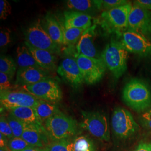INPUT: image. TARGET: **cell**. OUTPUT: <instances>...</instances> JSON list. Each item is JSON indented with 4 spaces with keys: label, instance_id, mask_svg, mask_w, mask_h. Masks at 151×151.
Returning <instances> with one entry per match:
<instances>
[{
    "label": "cell",
    "instance_id": "1",
    "mask_svg": "<svg viewBox=\"0 0 151 151\" xmlns=\"http://www.w3.org/2000/svg\"><path fill=\"white\" fill-rule=\"evenodd\" d=\"M122 97L125 104L137 112H145L151 108L150 87L140 79L132 78L125 84Z\"/></svg>",
    "mask_w": 151,
    "mask_h": 151
},
{
    "label": "cell",
    "instance_id": "2",
    "mask_svg": "<svg viewBox=\"0 0 151 151\" xmlns=\"http://www.w3.org/2000/svg\"><path fill=\"white\" fill-rule=\"evenodd\" d=\"M128 52L120 41L111 39L105 46L101 58L114 77L118 79L127 70Z\"/></svg>",
    "mask_w": 151,
    "mask_h": 151
},
{
    "label": "cell",
    "instance_id": "3",
    "mask_svg": "<svg viewBox=\"0 0 151 151\" xmlns=\"http://www.w3.org/2000/svg\"><path fill=\"white\" fill-rule=\"evenodd\" d=\"M44 127L53 141L69 139L78 132V124L75 120L60 112L47 120Z\"/></svg>",
    "mask_w": 151,
    "mask_h": 151
},
{
    "label": "cell",
    "instance_id": "4",
    "mask_svg": "<svg viewBox=\"0 0 151 151\" xmlns=\"http://www.w3.org/2000/svg\"><path fill=\"white\" fill-rule=\"evenodd\" d=\"M81 118V128L100 140H110L109 125L105 115L99 111H82Z\"/></svg>",
    "mask_w": 151,
    "mask_h": 151
},
{
    "label": "cell",
    "instance_id": "5",
    "mask_svg": "<svg viewBox=\"0 0 151 151\" xmlns=\"http://www.w3.org/2000/svg\"><path fill=\"white\" fill-rule=\"evenodd\" d=\"M27 43L32 47L48 51L53 54L60 53V46L55 43L42 25L40 19L28 27L25 33Z\"/></svg>",
    "mask_w": 151,
    "mask_h": 151
},
{
    "label": "cell",
    "instance_id": "6",
    "mask_svg": "<svg viewBox=\"0 0 151 151\" xmlns=\"http://www.w3.org/2000/svg\"><path fill=\"white\" fill-rule=\"evenodd\" d=\"M111 127L114 134L120 139L128 138L139 130V126L132 114L122 107L114 109L111 117Z\"/></svg>",
    "mask_w": 151,
    "mask_h": 151
},
{
    "label": "cell",
    "instance_id": "7",
    "mask_svg": "<svg viewBox=\"0 0 151 151\" xmlns=\"http://www.w3.org/2000/svg\"><path fill=\"white\" fill-rule=\"evenodd\" d=\"M75 58L87 85H93L102 80L106 67L101 57L94 58L75 54Z\"/></svg>",
    "mask_w": 151,
    "mask_h": 151
},
{
    "label": "cell",
    "instance_id": "8",
    "mask_svg": "<svg viewBox=\"0 0 151 151\" xmlns=\"http://www.w3.org/2000/svg\"><path fill=\"white\" fill-rule=\"evenodd\" d=\"M22 87L23 90L38 99L50 103H58L62 98V92L58 83L51 78Z\"/></svg>",
    "mask_w": 151,
    "mask_h": 151
},
{
    "label": "cell",
    "instance_id": "9",
    "mask_svg": "<svg viewBox=\"0 0 151 151\" xmlns=\"http://www.w3.org/2000/svg\"><path fill=\"white\" fill-rule=\"evenodd\" d=\"M120 42L128 52L142 57L151 56V42L142 34L127 30L120 34Z\"/></svg>",
    "mask_w": 151,
    "mask_h": 151
},
{
    "label": "cell",
    "instance_id": "10",
    "mask_svg": "<svg viewBox=\"0 0 151 151\" xmlns=\"http://www.w3.org/2000/svg\"><path fill=\"white\" fill-rule=\"evenodd\" d=\"M39 99L24 90H10L0 92L1 107L7 110L19 107L35 108Z\"/></svg>",
    "mask_w": 151,
    "mask_h": 151
},
{
    "label": "cell",
    "instance_id": "11",
    "mask_svg": "<svg viewBox=\"0 0 151 151\" xmlns=\"http://www.w3.org/2000/svg\"><path fill=\"white\" fill-rule=\"evenodd\" d=\"M132 6V3L129 2L119 7L104 11L101 17L104 23L118 34L128 30L129 16Z\"/></svg>",
    "mask_w": 151,
    "mask_h": 151
},
{
    "label": "cell",
    "instance_id": "12",
    "mask_svg": "<svg viewBox=\"0 0 151 151\" xmlns=\"http://www.w3.org/2000/svg\"><path fill=\"white\" fill-rule=\"evenodd\" d=\"M128 30L139 32L146 37H150L151 11L133 2L129 16Z\"/></svg>",
    "mask_w": 151,
    "mask_h": 151
},
{
    "label": "cell",
    "instance_id": "13",
    "mask_svg": "<svg viewBox=\"0 0 151 151\" xmlns=\"http://www.w3.org/2000/svg\"><path fill=\"white\" fill-rule=\"evenodd\" d=\"M57 73L73 88H78L85 82L75 58H65L57 68Z\"/></svg>",
    "mask_w": 151,
    "mask_h": 151
},
{
    "label": "cell",
    "instance_id": "14",
    "mask_svg": "<svg viewBox=\"0 0 151 151\" xmlns=\"http://www.w3.org/2000/svg\"><path fill=\"white\" fill-rule=\"evenodd\" d=\"M21 138L32 147L48 146V135L42 124H26Z\"/></svg>",
    "mask_w": 151,
    "mask_h": 151
},
{
    "label": "cell",
    "instance_id": "15",
    "mask_svg": "<svg viewBox=\"0 0 151 151\" xmlns=\"http://www.w3.org/2000/svg\"><path fill=\"white\" fill-rule=\"evenodd\" d=\"M49 78L48 71L42 68H19L16 73V83L21 86L31 85Z\"/></svg>",
    "mask_w": 151,
    "mask_h": 151
},
{
    "label": "cell",
    "instance_id": "16",
    "mask_svg": "<svg viewBox=\"0 0 151 151\" xmlns=\"http://www.w3.org/2000/svg\"><path fill=\"white\" fill-rule=\"evenodd\" d=\"M96 27L95 25L91 26L83 33L76 44L77 53L76 54L83 55L90 58H100L97 56V51L94 45Z\"/></svg>",
    "mask_w": 151,
    "mask_h": 151
},
{
    "label": "cell",
    "instance_id": "17",
    "mask_svg": "<svg viewBox=\"0 0 151 151\" xmlns=\"http://www.w3.org/2000/svg\"><path fill=\"white\" fill-rule=\"evenodd\" d=\"M64 27L77 28L86 30L92 26V17L82 12L66 11L64 12Z\"/></svg>",
    "mask_w": 151,
    "mask_h": 151
},
{
    "label": "cell",
    "instance_id": "18",
    "mask_svg": "<svg viewBox=\"0 0 151 151\" xmlns=\"http://www.w3.org/2000/svg\"><path fill=\"white\" fill-rule=\"evenodd\" d=\"M25 44L41 68L48 71L56 69L57 58L54 54L47 50L35 48L27 42Z\"/></svg>",
    "mask_w": 151,
    "mask_h": 151
},
{
    "label": "cell",
    "instance_id": "19",
    "mask_svg": "<svg viewBox=\"0 0 151 151\" xmlns=\"http://www.w3.org/2000/svg\"><path fill=\"white\" fill-rule=\"evenodd\" d=\"M45 30L54 42L61 46L64 44L63 27L59 22L52 15H47L45 19Z\"/></svg>",
    "mask_w": 151,
    "mask_h": 151
},
{
    "label": "cell",
    "instance_id": "20",
    "mask_svg": "<svg viewBox=\"0 0 151 151\" xmlns=\"http://www.w3.org/2000/svg\"><path fill=\"white\" fill-rule=\"evenodd\" d=\"M34 109L38 120L42 124L47 120L60 112L55 103H50L41 100H39L37 105Z\"/></svg>",
    "mask_w": 151,
    "mask_h": 151
},
{
    "label": "cell",
    "instance_id": "21",
    "mask_svg": "<svg viewBox=\"0 0 151 151\" xmlns=\"http://www.w3.org/2000/svg\"><path fill=\"white\" fill-rule=\"evenodd\" d=\"M9 114L25 124H42L38 120L34 108L19 107L7 110Z\"/></svg>",
    "mask_w": 151,
    "mask_h": 151
},
{
    "label": "cell",
    "instance_id": "22",
    "mask_svg": "<svg viewBox=\"0 0 151 151\" xmlns=\"http://www.w3.org/2000/svg\"><path fill=\"white\" fill-rule=\"evenodd\" d=\"M16 55L19 68L33 67L43 69L38 65L26 45L19 46L17 48Z\"/></svg>",
    "mask_w": 151,
    "mask_h": 151
},
{
    "label": "cell",
    "instance_id": "23",
    "mask_svg": "<svg viewBox=\"0 0 151 151\" xmlns=\"http://www.w3.org/2000/svg\"><path fill=\"white\" fill-rule=\"evenodd\" d=\"M72 151H96L93 141L85 135H81L71 142Z\"/></svg>",
    "mask_w": 151,
    "mask_h": 151
},
{
    "label": "cell",
    "instance_id": "24",
    "mask_svg": "<svg viewBox=\"0 0 151 151\" xmlns=\"http://www.w3.org/2000/svg\"><path fill=\"white\" fill-rule=\"evenodd\" d=\"M67 6L70 10L75 11H88L93 7L98 9L97 1L91 0H68L67 1Z\"/></svg>",
    "mask_w": 151,
    "mask_h": 151
},
{
    "label": "cell",
    "instance_id": "25",
    "mask_svg": "<svg viewBox=\"0 0 151 151\" xmlns=\"http://www.w3.org/2000/svg\"><path fill=\"white\" fill-rule=\"evenodd\" d=\"M86 30L83 29L70 28L65 29L63 27L64 44L66 45H73L77 44L83 33Z\"/></svg>",
    "mask_w": 151,
    "mask_h": 151
},
{
    "label": "cell",
    "instance_id": "26",
    "mask_svg": "<svg viewBox=\"0 0 151 151\" xmlns=\"http://www.w3.org/2000/svg\"><path fill=\"white\" fill-rule=\"evenodd\" d=\"M16 70V65L14 60L8 57L1 56L0 72L5 73L11 79L15 75Z\"/></svg>",
    "mask_w": 151,
    "mask_h": 151
},
{
    "label": "cell",
    "instance_id": "27",
    "mask_svg": "<svg viewBox=\"0 0 151 151\" xmlns=\"http://www.w3.org/2000/svg\"><path fill=\"white\" fill-rule=\"evenodd\" d=\"M6 119L11 127L14 137L16 138H21L26 124L16 119L10 114L6 116Z\"/></svg>",
    "mask_w": 151,
    "mask_h": 151
},
{
    "label": "cell",
    "instance_id": "28",
    "mask_svg": "<svg viewBox=\"0 0 151 151\" xmlns=\"http://www.w3.org/2000/svg\"><path fill=\"white\" fill-rule=\"evenodd\" d=\"M45 149L46 151H72L71 141L69 139L55 141Z\"/></svg>",
    "mask_w": 151,
    "mask_h": 151
},
{
    "label": "cell",
    "instance_id": "29",
    "mask_svg": "<svg viewBox=\"0 0 151 151\" xmlns=\"http://www.w3.org/2000/svg\"><path fill=\"white\" fill-rule=\"evenodd\" d=\"M7 147L10 151H23L32 147L22 138L16 137H14L9 140Z\"/></svg>",
    "mask_w": 151,
    "mask_h": 151
},
{
    "label": "cell",
    "instance_id": "30",
    "mask_svg": "<svg viewBox=\"0 0 151 151\" xmlns=\"http://www.w3.org/2000/svg\"><path fill=\"white\" fill-rule=\"evenodd\" d=\"M127 0H103L100 1V9L108 11L128 4Z\"/></svg>",
    "mask_w": 151,
    "mask_h": 151
},
{
    "label": "cell",
    "instance_id": "31",
    "mask_svg": "<svg viewBox=\"0 0 151 151\" xmlns=\"http://www.w3.org/2000/svg\"><path fill=\"white\" fill-rule=\"evenodd\" d=\"M0 133L6 137L9 140L14 137L6 117L2 115L0 118Z\"/></svg>",
    "mask_w": 151,
    "mask_h": 151
},
{
    "label": "cell",
    "instance_id": "32",
    "mask_svg": "<svg viewBox=\"0 0 151 151\" xmlns=\"http://www.w3.org/2000/svg\"><path fill=\"white\" fill-rule=\"evenodd\" d=\"M11 30L8 27H1L0 32V47L3 48L11 42Z\"/></svg>",
    "mask_w": 151,
    "mask_h": 151
},
{
    "label": "cell",
    "instance_id": "33",
    "mask_svg": "<svg viewBox=\"0 0 151 151\" xmlns=\"http://www.w3.org/2000/svg\"><path fill=\"white\" fill-rule=\"evenodd\" d=\"M11 5L6 0L0 1V19L2 20H5L11 14Z\"/></svg>",
    "mask_w": 151,
    "mask_h": 151
},
{
    "label": "cell",
    "instance_id": "34",
    "mask_svg": "<svg viewBox=\"0 0 151 151\" xmlns=\"http://www.w3.org/2000/svg\"><path fill=\"white\" fill-rule=\"evenodd\" d=\"M139 122L143 128L151 133V108L140 115Z\"/></svg>",
    "mask_w": 151,
    "mask_h": 151
},
{
    "label": "cell",
    "instance_id": "35",
    "mask_svg": "<svg viewBox=\"0 0 151 151\" xmlns=\"http://www.w3.org/2000/svg\"><path fill=\"white\" fill-rule=\"evenodd\" d=\"M10 78L5 73L0 72V90L1 91L10 90L12 88V86L10 81Z\"/></svg>",
    "mask_w": 151,
    "mask_h": 151
},
{
    "label": "cell",
    "instance_id": "36",
    "mask_svg": "<svg viewBox=\"0 0 151 151\" xmlns=\"http://www.w3.org/2000/svg\"><path fill=\"white\" fill-rule=\"evenodd\" d=\"M134 3L148 10H151V0H137Z\"/></svg>",
    "mask_w": 151,
    "mask_h": 151
},
{
    "label": "cell",
    "instance_id": "37",
    "mask_svg": "<svg viewBox=\"0 0 151 151\" xmlns=\"http://www.w3.org/2000/svg\"><path fill=\"white\" fill-rule=\"evenodd\" d=\"M133 151H151V143L142 142Z\"/></svg>",
    "mask_w": 151,
    "mask_h": 151
},
{
    "label": "cell",
    "instance_id": "38",
    "mask_svg": "<svg viewBox=\"0 0 151 151\" xmlns=\"http://www.w3.org/2000/svg\"><path fill=\"white\" fill-rule=\"evenodd\" d=\"M8 140L9 139L0 133V148H7L8 142H9Z\"/></svg>",
    "mask_w": 151,
    "mask_h": 151
},
{
    "label": "cell",
    "instance_id": "39",
    "mask_svg": "<svg viewBox=\"0 0 151 151\" xmlns=\"http://www.w3.org/2000/svg\"><path fill=\"white\" fill-rule=\"evenodd\" d=\"M23 151H46L45 148L38 147H30Z\"/></svg>",
    "mask_w": 151,
    "mask_h": 151
},
{
    "label": "cell",
    "instance_id": "40",
    "mask_svg": "<svg viewBox=\"0 0 151 151\" xmlns=\"http://www.w3.org/2000/svg\"><path fill=\"white\" fill-rule=\"evenodd\" d=\"M0 151H10V150L9 149L8 147L7 148H0Z\"/></svg>",
    "mask_w": 151,
    "mask_h": 151
}]
</instances>
